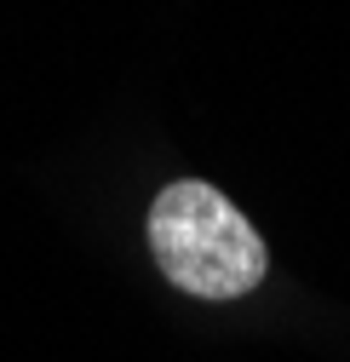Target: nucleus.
<instances>
[{
    "instance_id": "f257e3e1",
    "label": "nucleus",
    "mask_w": 350,
    "mask_h": 362,
    "mask_svg": "<svg viewBox=\"0 0 350 362\" xmlns=\"http://www.w3.org/2000/svg\"><path fill=\"white\" fill-rule=\"evenodd\" d=\"M150 247L161 270L195 299H241L265 282V242L212 185H167L150 207Z\"/></svg>"
}]
</instances>
